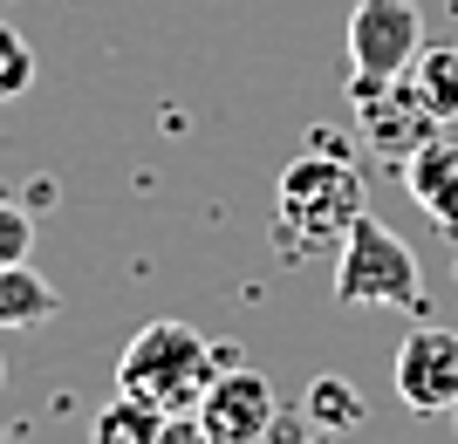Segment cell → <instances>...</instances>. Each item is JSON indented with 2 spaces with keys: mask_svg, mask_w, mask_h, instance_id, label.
Instances as JSON below:
<instances>
[{
  "mask_svg": "<svg viewBox=\"0 0 458 444\" xmlns=\"http://www.w3.org/2000/svg\"><path fill=\"white\" fill-rule=\"evenodd\" d=\"M233 363H240L233 342H206V335L185 329V322H151V329H137L131 348L116 356V390L157 404L165 417H185V410H199L212 376L233 369Z\"/></svg>",
  "mask_w": 458,
  "mask_h": 444,
  "instance_id": "obj_1",
  "label": "cell"
},
{
  "mask_svg": "<svg viewBox=\"0 0 458 444\" xmlns=\"http://www.w3.org/2000/svg\"><path fill=\"white\" fill-rule=\"evenodd\" d=\"M274 213H281V253L343 247V232L363 219V178L343 151H308L281 172Z\"/></svg>",
  "mask_w": 458,
  "mask_h": 444,
  "instance_id": "obj_2",
  "label": "cell"
},
{
  "mask_svg": "<svg viewBox=\"0 0 458 444\" xmlns=\"http://www.w3.org/2000/svg\"><path fill=\"white\" fill-rule=\"evenodd\" d=\"M335 301L349 308H418L424 301V273L418 253L403 247L383 219H356L335 247Z\"/></svg>",
  "mask_w": 458,
  "mask_h": 444,
  "instance_id": "obj_3",
  "label": "cell"
},
{
  "mask_svg": "<svg viewBox=\"0 0 458 444\" xmlns=\"http://www.w3.org/2000/svg\"><path fill=\"white\" fill-rule=\"evenodd\" d=\"M424 55V14L418 0H356L349 14V62L356 76H403Z\"/></svg>",
  "mask_w": 458,
  "mask_h": 444,
  "instance_id": "obj_4",
  "label": "cell"
},
{
  "mask_svg": "<svg viewBox=\"0 0 458 444\" xmlns=\"http://www.w3.org/2000/svg\"><path fill=\"white\" fill-rule=\"evenodd\" d=\"M274 383L260 376V369H247V363H233V369H219L212 376V390L199 397V424L212 431L219 444H267L274 438Z\"/></svg>",
  "mask_w": 458,
  "mask_h": 444,
  "instance_id": "obj_5",
  "label": "cell"
},
{
  "mask_svg": "<svg viewBox=\"0 0 458 444\" xmlns=\"http://www.w3.org/2000/svg\"><path fill=\"white\" fill-rule=\"evenodd\" d=\"M356 130H363V144L377 157H390V164H403V157L418 151V144H431V137L445 130L438 116L424 110V96H418V82L411 76H397V82H383L369 103H356Z\"/></svg>",
  "mask_w": 458,
  "mask_h": 444,
  "instance_id": "obj_6",
  "label": "cell"
},
{
  "mask_svg": "<svg viewBox=\"0 0 458 444\" xmlns=\"http://www.w3.org/2000/svg\"><path fill=\"white\" fill-rule=\"evenodd\" d=\"M390 376H397V397L411 410H458V335L452 329H411Z\"/></svg>",
  "mask_w": 458,
  "mask_h": 444,
  "instance_id": "obj_7",
  "label": "cell"
},
{
  "mask_svg": "<svg viewBox=\"0 0 458 444\" xmlns=\"http://www.w3.org/2000/svg\"><path fill=\"white\" fill-rule=\"evenodd\" d=\"M403 185H411V198H418L445 232H458V137L438 130L431 144H418V151L403 157Z\"/></svg>",
  "mask_w": 458,
  "mask_h": 444,
  "instance_id": "obj_8",
  "label": "cell"
},
{
  "mask_svg": "<svg viewBox=\"0 0 458 444\" xmlns=\"http://www.w3.org/2000/svg\"><path fill=\"white\" fill-rule=\"evenodd\" d=\"M89 438L96 444H157V438H165V410L144 404V397H131V390H116L110 404L96 410Z\"/></svg>",
  "mask_w": 458,
  "mask_h": 444,
  "instance_id": "obj_9",
  "label": "cell"
},
{
  "mask_svg": "<svg viewBox=\"0 0 458 444\" xmlns=\"http://www.w3.org/2000/svg\"><path fill=\"white\" fill-rule=\"evenodd\" d=\"M55 308H62L55 288H48L28 260H21V267H0V329H35V322H48Z\"/></svg>",
  "mask_w": 458,
  "mask_h": 444,
  "instance_id": "obj_10",
  "label": "cell"
},
{
  "mask_svg": "<svg viewBox=\"0 0 458 444\" xmlns=\"http://www.w3.org/2000/svg\"><path fill=\"white\" fill-rule=\"evenodd\" d=\"M403 76L418 82L424 110L438 116V123H458V48H424Z\"/></svg>",
  "mask_w": 458,
  "mask_h": 444,
  "instance_id": "obj_11",
  "label": "cell"
},
{
  "mask_svg": "<svg viewBox=\"0 0 458 444\" xmlns=\"http://www.w3.org/2000/svg\"><path fill=\"white\" fill-rule=\"evenodd\" d=\"M356 417H363V390L356 383H343V376H315L308 383V424L315 431H343Z\"/></svg>",
  "mask_w": 458,
  "mask_h": 444,
  "instance_id": "obj_12",
  "label": "cell"
},
{
  "mask_svg": "<svg viewBox=\"0 0 458 444\" xmlns=\"http://www.w3.org/2000/svg\"><path fill=\"white\" fill-rule=\"evenodd\" d=\"M28 82H35V48L21 41V28H0V103L28 96Z\"/></svg>",
  "mask_w": 458,
  "mask_h": 444,
  "instance_id": "obj_13",
  "label": "cell"
},
{
  "mask_svg": "<svg viewBox=\"0 0 458 444\" xmlns=\"http://www.w3.org/2000/svg\"><path fill=\"white\" fill-rule=\"evenodd\" d=\"M28 253H35V219H28V205L0 198V267H21Z\"/></svg>",
  "mask_w": 458,
  "mask_h": 444,
  "instance_id": "obj_14",
  "label": "cell"
},
{
  "mask_svg": "<svg viewBox=\"0 0 458 444\" xmlns=\"http://www.w3.org/2000/svg\"><path fill=\"white\" fill-rule=\"evenodd\" d=\"M157 444H219V438H212V431L185 410V417H165V438H157Z\"/></svg>",
  "mask_w": 458,
  "mask_h": 444,
  "instance_id": "obj_15",
  "label": "cell"
},
{
  "mask_svg": "<svg viewBox=\"0 0 458 444\" xmlns=\"http://www.w3.org/2000/svg\"><path fill=\"white\" fill-rule=\"evenodd\" d=\"M0 390H7V356H0Z\"/></svg>",
  "mask_w": 458,
  "mask_h": 444,
  "instance_id": "obj_16",
  "label": "cell"
},
{
  "mask_svg": "<svg viewBox=\"0 0 458 444\" xmlns=\"http://www.w3.org/2000/svg\"><path fill=\"white\" fill-rule=\"evenodd\" d=\"M308 444H328V438H308Z\"/></svg>",
  "mask_w": 458,
  "mask_h": 444,
  "instance_id": "obj_17",
  "label": "cell"
},
{
  "mask_svg": "<svg viewBox=\"0 0 458 444\" xmlns=\"http://www.w3.org/2000/svg\"><path fill=\"white\" fill-rule=\"evenodd\" d=\"M452 417H458V410H452Z\"/></svg>",
  "mask_w": 458,
  "mask_h": 444,
  "instance_id": "obj_18",
  "label": "cell"
}]
</instances>
